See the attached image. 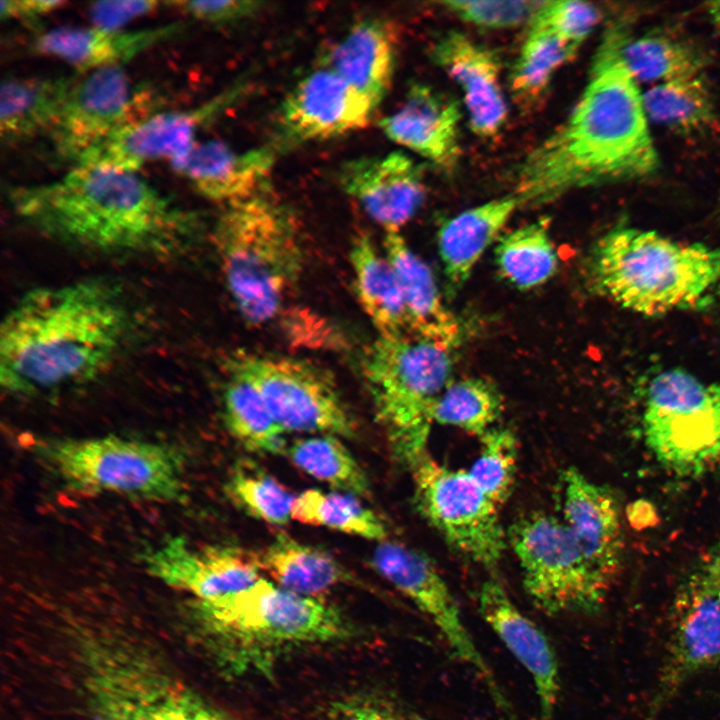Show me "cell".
<instances>
[{
  "label": "cell",
  "mask_w": 720,
  "mask_h": 720,
  "mask_svg": "<svg viewBox=\"0 0 720 720\" xmlns=\"http://www.w3.org/2000/svg\"><path fill=\"white\" fill-rule=\"evenodd\" d=\"M480 613L511 654L530 674L539 703V720H553L559 700L560 676L555 651L543 631L510 599L496 581L479 591Z\"/></svg>",
  "instance_id": "cell-22"
},
{
  "label": "cell",
  "mask_w": 720,
  "mask_h": 720,
  "mask_svg": "<svg viewBox=\"0 0 720 720\" xmlns=\"http://www.w3.org/2000/svg\"><path fill=\"white\" fill-rule=\"evenodd\" d=\"M202 640L232 675L270 674L280 656L307 645L352 637L342 614L317 597L285 590L264 578L219 599L193 604Z\"/></svg>",
  "instance_id": "cell-4"
},
{
  "label": "cell",
  "mask_w": 720,
  "mask_h": 720,
  "mask_svg": "<svg viewBox=\"0 0 720 720\" xmlns=\"http://www.w3.org/2000/svg\"><path fill=\"white\" fill-rule=\"evenodd\" d=\"M242 90L243 86H234L198 106L134 120L84 153L74 166L136 173L149 162L172 160L190 149L198 130L233 103Z\"/></svg>",
  "instance_id": "cell-16"
},
{
  "label": "cell",
  "mask_w": 720,
  "mask_h": 720,
  "mask_svg": "<svg viewBox=\"0 0 720 720\" xmlns=\"http://www.w3.org/2000/svg\"><path fill=\"white\" fill-rule=\"evenodd\" d=\"M720 661V583L698 571L681 593L655 707L687 678Z\"/></svg>",
  "instance_id": "cell-19"
},
{
  "label": "cell",
  "mask_w": 720,
  "mask_h": 720,
  "mask_svg": "<svg viewBox=\"0 0 720 720\" xmlns=\"http://www.w3.org/2000/svg\"><path fill=\"white\" fill-rule=\"evenodd\" d=\"M131 313L103 280L41 287L23 295L0 326V385L36 397L102 376L124 347Z\"/></svg>",
  "instance_id": "cell-2"
},
{
  "label": "cell",
  "mask_w": 720,
  "mask_h": 720,
  "mask_svg": "<svg viewBox=\"0 0 720 720\" xmlns=\"http://www.w3.org/2000/svg\"><path fill=\"white\" fill-rule=\"evenodd\" d=\"M277 152L272 144L239 152L209 140L195 143L170 162L202 196L228 205L268 187Z\"/></svg>",
  "instance_id": "cell-23"
},
{
  "label": "cell",
  "mask_w": 720,
  "mask_h": 720,
  "mask_svg": "<svg viewBox=\"0 0 720 720\" xmlns=\"http://www.w3.org/2000/svg\"><path fill=\"white\" fill-rule=\"evenodd\" d=\"M461 111L451 97L423 83L412 84L400 107L380 120L395 143L450 171L460 157Z\"/></svg>",
  "instance_id": "cell-25"
},
{
  "label": "cell",
  "mask_w": 720,
  "mask_h": 720,
  "mask_svg": "<svg viewBox=\"0 0 720 720\" xmlns=\"http://www.w3.org/2000/svg\"><path fill=\"white\" fill-rule=\"evenodd\" d=\"M291 518L376 542L387 539L389 534L377 514L355 495L340 491L326 493L309 489L302 492L294 499Z\"/></svg>",
  "instance_id": "cell-37"
},
{
  "label": "cell",
  "mask_w": 720,
  "mask_h": 720,
  "mask_svg": "<svg viewBox=\"0 0 720 720\" xmlns=\"http://www.w3.org/2000/svg\"><path fill=\"white\" fill-rule=\"evenodd\" d=\"M138 96L121 65L82 74L47 133L54 157L74 166L88 150L139 119L133 116L141 104Z\"/></svg>",
  "instance_id": "cell-15"
},
{
  "label": "cell",
  "mask_w": 720,
  "mask_h": 720,
  "mask_svg": "<svg viewBox=\"0 0 720 720\" xmlns=\"http://www.w3.org/2000/svg\"><path fill=\"white\" fill-rule=\"evenodd\" d=\"M227 492L234 503L254 518L277 526L291 519L295 497L264 472L239 468L230 477Z\"/></svg>",
  "instance_id": "cell-42"
},
{
  "label": "cell",
  "mask_w": 720,
  "mask_h": 720,
  "mask_svg": "<svg viewBox=\"0 0 720 720\" xmlns=\"http://www.w3.org/2000/svg\"><path fill=\"white\" fill-rule=\"evenodd\" d=\"M8 197L43 235L102 253L175 255L200 231L196 213L136 173L74 166L55 181L13 187Z\"/></svg>",
  "instance_id": "cell-3"
},
{
  "label": "cell",
  "mask_w": 720,
  "mask_h": 720,
  "mask_svg": "<svg viewBox=\"0 0 720 720\" xmlns=\"http://www.w3.org/2000/svg\"><path fill=\"white\" fill-rule=\"evenodd\" d=\"M411 468L416 504L424 518L457 551L482 566H495L507 543L499 506L468 471L449 468L428 454Z\"/></svg>",
  "instance_id": "cell-13"
},
{
  "label": "cell",
  "mask_w": 720,
  "mask_h": 720,
  "mask_svg": "<svg viewBox=\"0 0 720 720\" xmlns=\"http://www.w3.org/2000/svg\"><path fill=\"white\" fill-rule=\"evenodd\" d=\"M321 66L370 98L377 106L390 89L395 48L387 26L365 19L350 30L323 56Z\"/></svg>",
  "instance_id": "cell-28"
},
{
  "label": "cell",
  "mask_w": 720,
  "mask_h": 720,
  "mask_svg": "<svg viewBox=\"0 0 720 720\" xmlns=\"http://www.w3.org/2000/svg\"><path fill=\"white\" fill-rule=\"evenodd\" d=\"M287 454L297 468L340 492L369 494L365 472L338 436L323 434L297 440L287 448Z\"/></svg>",
  "instance_id": "cell-38"
},
{
  "label": "cell",
  "mask_w": 720,
  "mask_h": 720,
  "mask_svg": "<svg viewBox=\"0 0 720 720\" xmlns=\"http://www.w3.org/2000/svg\"><path fill=\"white\" fill-rule=\"evenodd\" d=\"M223 391L224 422L231 435L250 451L280 454L287 450L285 431L249 382L228 375Z\"/></svg>",
  "instance_id": "cell-35"
},
{
  "label": "cell",
  "mask_w": 720,
  "mask_h": 720,
  "mask_svg": "<svg viewBox=\"0 0 720 720\" xmlns=\"http://www.w3.org/2000/svg\"><path fill=\"white\" fill-rule=\"evenodd\" d=\"M643 439L656 460L682 476L720 464V381L680 367L656 371L644 384Z\"/></svg>",
  "instance_id": "cell-10"
},
{
  "label": "cell",
  "mask_w": 720,
  "mask_h": 720,
  "mask_svg": "<svg viewBox=\"0 0 720 720\" xmlns=\"http://www.w3.org/2000/svg\"><path fill=\"white\" fill-rule=\"evenodd\" d=\"M213 240L230 296L250 325L281 314L303 270L296 217L269 187L228 205Z\"/></svg>",
  "instance_id": "cell-6"
},
{
  "label": "cell",
  "mask_w": 720,
  "mask_h": 720,
  "mask_svg": "<svg viewBox=\"0 0 720 720\" xmlns=\"http://www.w3.org/2000/svg\"><path fill=\"white\" fill-rule=\"evenodd\" d=\"M495 259L502 277L520 290L545 284L558 268V255L544 221L522 226L500 237Z\"/></svg>",
  "instance_id": "cell-34"
},
{
  "label": "cell",
  "mask_w": 720,
  "mask_h": 720,
  "mask_svg": "<svg viewBox=\"0 0 720 720\" xmlns=\"http://www.w3.org/2000/svg\"><path fill=\"white\" fill-rule=\"evenodd\" d=\"M620 57L637 82L664 83L702 75L705 57L691 44L664 34L629 39L620 28Z\"/></svg>",
  "instance_id": "cell-33"
},
{
  "label": "cell",
  "mask_w": 720,
  "mask_h": 720,
  "mask_svg": "<svg viewBox=\"0 0 720 720\" xmlns=\"http://www.w3.org/2000/svg\"><path fill=\"white\" fill-rule=\"evenodd\" d=\"M600 20L593 4L579 0L544 1L529 22V28L549 31L581 46Z\"/></svg>",
  "instance_id": "cell-43"
},
{
  "label": "cell",
  "mask_w": 720,
  "mask_h": 720,
  "mask_svg": "<svg viewBox=\"0 0 720 720\" xmlns=\"http://www.w3.org/2000/svg\"><path fill=\"white\" fill-rule=\"evenodd\" d=\"M699 571L715 582L720 583V552L712 556Z\"/></svg>",
  "instance_id": "cell-49"
},
{
  "label": "cell",
  "mask_w": 720,
  "mask_h": 720,
  "mask_svg": "<svg viewBox=\"0 0 720 720\" xmlns=\"http://www.w3.org/2000/svg\"><path fill=\"white\" fill-rule=\"evenodd\" d=\"M507 542L519 561L523 586L543 612L591 614L611 587L591 563L562 519L536 513L508 530Z\"/></svg>",
  "instance_id": "cell-11"
},
{
  "label": "cell",
  "mask_w": 720,
  "mask_h": 720,
  "mask_svg": "<svg viewBox=\"0 0 720 720\" xmlns=\"http://www.w3.org/2000/svg\"><path fill=\"white\" fill-rule=\"evenodd\" d=\"M452 350L414 336H378L362 354L361 373L395 454L413 466L424 457L433 411L452 382Z\"/></svg>",
  "instance_id": "cell-8"
},
{
  "label": "cell",
  "mask_w": 720,
  "mask_h": 720,
  "mask_svg": "<svg viewBox=\"0 0 720 720\" xmlns=\"http://www.w3.org/2000/svg\"><path fill=\"white\" fill-rule=\"evenodd\" d=\"M160 5L157 1H99L90 4L88 14L92 26L122 30L126 23L146 15Z\"/></svg>",
  "instance_id": "cell-47"
},
{
  "label": "cell",
  "mask_w": 720,
  "mask_h": 720,
  "mask_svg": "<svg viewBox=\"0 0 720 720\" xmlns=\"http://www.w3.org/2000/svg\"><path fill=\"white\" fill-rule=\"evenodd\" d=\"M384 254L401 290L412 335L453 350L461 343L457 317L446 307L428 265L408 246L400 232H387Z\"/></svg>",
  "instance_id": "cell-27"
},
{
  "label": "cell",
  "mask_w": 720,
  "mask_h": 720,
  "mask_svg": "<svg viewBox=\"0 0 720 720\" xmlns=\"http://www.w3.org/2000/svg\"><path fill=\"white\" fill-rule=\"evenodd\" d=\"M579 48L549 31L529 28L510 74V89L515 99L522 103L535 101Z\"/></svg>",
  "instance_id": "cell-40"
},
{
  "label": "cell",
  "mask_w": 720,
  "mask_h": 720,
  "mask_svg": "<svg viewBox=\"0 0 720 720\" xmlns=\"http://www.w3.org/2000/svg\"><path fill=\"white\" fill-rule=\"evenodd\" d=\"M36 455L70 488L171 503L185 497L183 455L168 444L117 435L49 438Z\"/></svg>",
  "instance_id": "cell-9"
},
{
  "label": "cell",
  "mask_w": 720,
  "mask_h": 720,
  "mask_svg": "<svg viewBox=\"0 0 720 720\" xmlns=\"http://www.w3.org/2000/svg\"><path fill=\"white\" fill-rule=\"evenodd\" d=\"M521 205L515 194L508 195L467 209L442 225L438 248L453 294L465 284L486 249Z\"/></svg>",
  "instance_id": "cell-29"
},
{
  "label": "cell",
  "mask_w": 720,
  "mask_h": 720,
  "mask_svg": "<svg viewBox=\"0 0 720 720\" xmlns=\"http://www.w3.org/2000/svg\"><path fill=\"white\" fill-rule=\"evenodd\" d=\"M165 4L177 8L194 19L216 24L253 16L263 5L262 2L251 0L172 1Z\"/></svg>",
  "instance_id": "cell-45"
},
{
  "label": "cell",
  "mask_w": 720,
  "mask_h": 720,
  "mask_svg": "<svg viewBox=\"0 0 720 720\" xmlns=\"http://www.w3.org/2000/svg\"><path fill=\"white\" fill-rule=\"evenodd\" d=\"M338 179L386 233L400 232L426 193L422 167L401 152L346 161Z\"/></svg>",
  "instance_id": "cell-20"
},
{
  "label": "cell",
  "mask_w": 720,
  "mask_h": 720,
  "mask_svg": "<svg viewBox=\"0 0 720 720\" xmlns=\"http://www.w3.org/2000/svg\"><path fill=\"white\" fill-rule=\"evenodd\" d=\"M648 120L678 133H691L715 118L711 91L703 75L659 83L642 94Z\"/></svg>",
  "instance_id": "cell-36"
},
{
  "label": "cell",
  "mask_w": 720,
  "mask_h": 720,
  "mask_svg": "<svg viewBox=\"0 0 720 720\" xmlns=\"http://www.w3.org/2000/svg\"><path fill=\"white\" fill-rule=\"evenodd\" d=\"M541 3L463 0L444 1L441 4L467 23L489 29H507L530 22Z\"/></svg>",
  "instance_id": "cell-44"
},
{
  "label": "cell",
  "mask_w": 720,
  "mask_h": 720,
  "mask_svg": "<svg viewBox=\"0 0 720 720\" xmlns=\"http://www.w3.org/2000/svg\"><path fill=\"white\" fill-rule=\"evenodd\" d=\"M587 274L596 294L640 315L720 303V248L653 230H610L592 248Z\"/></svg>",
  "instance_id": "cell-5"
},
{
  "label": "cell",
  "mask_w": 720,
  "mask_h": 720,
  "mask_svg": "<svg viewBox=\"0 0 720 720\" xmlns=\"http://www.w3.org/2000/svg\"><path fill=\"white\" fill-rule=\"evenodd\" d=\"M431 57L461 88L472 131L496 136L508 114L496 54L461 32L447 31L433 43Z\"/></svg>",
  "instance_id": "cell-21"
},
{
  "label": "cell",
  "mask_w": 720,
  "mask_h": 720,
  "mask_svg": "<svg viewBox=\"0 0 720 720\" xmlns=\"http://www.w3.org/2000/svg\"><path fill=\"white\" fill-rule=\"evenodd\" d=\"M376 108L370 98L321 66L301 79L283 100L272 145L279 151L359 130L368 125Z\"/></svg>",
  "instance_id": "cell-17"
},
{
  "label": "cell",
  "mask_w": 720,
  "mask_h": 720,
  "mask_svg": "<svg viewBox=\"0 0 720 720\" xmlns=\"http://www.w3.org/2000/svg\"><path fill=\"white\" fill-rule=\"evenodd\" d=\"M224 370L256 388L285 432L355 434L333 376L310 361L238 350L225 358Z\"/></svg>",
  "instance_id": "cell-12"
},
{
  "label": "cell",
  "mask_w": 720,
  "mask_h": 720,
  "mask_svg": "<svg viewBox=\"0 0 720 720\" xmlns=\"http://www.w3.org/2000/svg\"><path fill=\"white\" fill-rule=\"evenodd\" d=\"M257 557L272 582L303 596L319 598L348 579L344 567L331 554L282 534Z\"/></svg>",
  "instance_id": "cell-32"
},
{
  "label": "cell",
  "mask_w": 720,
  "mask_h": 720,
  "mask_svg": "<svg viewBox=\"0 0 720 720\" xmlns=\"http://www.w3.org/2000/svg\"><path fill=\"white\" fill-rule=\"evenodd\" d=\"M142 559L149 575L189 595L192 605L241 591L262 571L257 554L230 546L197 547L181 536L169 537Z\"/></svg>",
  "instance_id": "cell-18"
},
{
  "label": "cell",
  "mask_w": 720,
  "mask_h": 720,
  "mask_svg": "<svg viewBox=\"0 0 720 720\" xmlns=\"http://www.w3.org/2000/svg\"><path fill=\"white\" fill-rule=\"evenodd\" d=\"M323 720H418L385 700L357 696L332 706Z\"/></svg>",
  "instance_id": "cell-46"
},
{
  "label": "cell",
  "mask_w": 720,
  "mask_h": 720,
  "mask_svg": "<svg viewBox=\"0 0 720 720\" xmlns=\"http://www.w3.org/2000/svg\"><path fill=\"white\" fill-rule=\"evenodd\" d=\"M174 22L133 31L91 27H58L41 33L33 49L72 65L78 73L121 65L143 51L170 40L184 31Z\"/></svg>",
  "instance_id": "cell-26"
},
{
  "label": "cell",
  "mask_w": 720,
  "mask_h": 720,
  "mask_svg": "<svg viewBox=\"0 0 720 720\" xmlns=\"http://www.w3.org/2000/svg\"><path fill=\"white\" fill-rule=\"evenodd\" d=\"M65 5L56 0H5L0 4L2 19H19L33 23L40 16L48 14Z\"/></svg>",
  "instance_id": "cell-48"
},
{
  "label": "cell",
  "mask_w": 720,
  "mask_h": 720,
  "mask_svg": "<svg viewBox=\"0 0 720 720\" xmlns=\"http://www.w3.org/2000/svg\"><path fill=\"white\" fill-rule=\"evenodd\" d=\"M371 564L399 592L427 615L452 653L484 680L496 706L511 720L513 712L487 662L466 629L445 580L423 553L389 538L377 542Z\"/></svg>",
  "instance_id": "cell-14"
},
{
  "label": "cell",
  "mask_w": 720,
  "mask_h": 720,
  "mask_svg": "<svg viewBox=\"0 0 720 720\" xmlns=\"http://www.w3.org/2000/svg\"><path fill=\"white\" fill-rule=\"evenodd\" d=\"M77 646L95 720H231L120 632H77Z\"/></svg>",
  "instance_id": "cell-7"
},
{
  "label": "cell",
  "mask_w": 720,
  "mask_h": 720,
  "mask_svg": "<svg viewBox=\"0 0 720 720\" xmlns=\"http://www.w3.org/2000/svg\"><path fill=\"white\" fill-rule=\"evenodd\" d=\"M503 396L497 386L483 378L451 382L437 400L433 421L481 437L502 414Z\"/></svg>",
  "instance_id": "cell-39"
},
{
  "label": "cell",
  "mask_w": 720,
  "mask_h": 720,
  "mask_svg": "<svg viewBox=\"0 0 720 720\" xmlns=\"http://www.w3.org/2000/svg\"><path fill=\"white\" fill-rule=\"evenodd\" d=\"M480 440L478 457L467 471L481 490L500 506L509 498L515 482L517 439L511 430L493 427Z\"/></svg>",
  "instance_id": "cell-41"
},
{
  "label": "cell",
  "mask_w": 720,
  "mask_h": 720,
  "mask_svg": "<svg viewBox=\"0 0 720 720\" xmlns=\"http://www.w3.org/2000/svg\"><path fill=\"white\" fill-rule=\"evenodd\" d=\"M707 9L712 22L720 29V0L710 2Z\"/></svg>",
  "instance_id": "cell-50"
},
{
  "label": "cell",
  "mask_w": 720,
  "mask_h": 720,
  "mask_svg": "<svg viewBox=\"0 0 720 720\" xmlns=\"http://www.w3.org/2000/svg\"><path fill=\"white\" fill-rule=\"evenodd\" d=\"M562 521L597 571L611 584L623 558V535L618 504L602 486L576 468L561 477Z\"/></svg>",
  "instance_id": "cell-24"
},
{
  "label": "cell",
  "mask_w": 720,
  "mask_h": 720,
  "mask_svg": "<svg viewBox=\"0 0 720 720\" xmlns=\"http://www.w3.org/2000/svg\"><path fill=\"white\" fill-rule=\"evenodd\" d=\"M619 39L618 26L605 32L576 106L520 164L514 194L522 205L639 179L658 168L642 94L620 57Z\"/></svg>",
  "instance_id": "cell-1"
},
{
  "label": "cell",
  "mask_w": 720,
  "mask_h": 720,
  "mask_svg": "<svg viewBox=\"0 0 720 720\" xmlns=\"http://www.w3.org/2000/svg\"><path fill=\"white\" fill-rule=\"evenodd\" d=\"M77 76L9 77L0 89V135L11 144L47 134Z\"/></svg>",
  "instance_id": "cell-30"
},
{
  "label": "cell",
  "mask_w": 720,
  "mask_h": 720,
  "mask_svg": "<svg viewBox=\"0 0 720 720\" xmlns=\"http://www.w3.org/2000/svg\"><path fill=\"white\" fill-rule=\"evenodd\" d=\"M358 301L381 337L412 335L395 271L367 234L357 235L350 249Z\"/></svg>",
  "instance_id": "cell-31"
}]
</instances>
